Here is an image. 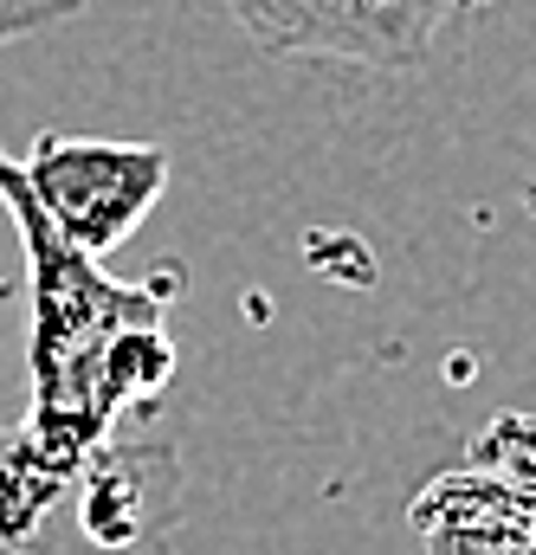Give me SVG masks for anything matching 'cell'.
<instances>
[{
    "mask_svg": "<svg viewBox=\"0 0 536 555\" xmlns=\"http://www.w3.org/2000/svg\"><path fill=\"white\" fill-rule=\"evenodd\" d=\"M0 555H26V524H20V420H0Z\"/></svg>",
    "mask_w": 536,
    "mask_h": 555,
    "instance_id": "obj_4",
    "label": "cell"
},
{
    "mask_svg": "<svg viewBox=\"0 0 536 555\" xmlns=\"http://www.w3.org/2000/svg\"><path fill=\"white\" fill-rule=\"evenodd\" d=\"M472 0H227L271 59H336L369 72L420 65Z\"/></svg>",
    "mask_w": 536,
    "mask_h": 555,
    "instance_id": "obj_2",
    "label": "cell"
},
{
    "mask_svg": "<svg viewBox=\"0 0 536 555\" xmlns=\"http://www.w3.org/2000/svg\"><path fill=\"white\" fill-rule=\"evenodd\" d=\"M72 13H85V0H0V46ZM0 207L20 227L33 291V408L20 426L52 465L85 472L111 439H124V420L168 388L175 349L162 330V297L104 278L98 259L65 246L13 155H0Z\"/></svg>",
    "mask_w": 536,
    "mask_h": 555,
    "instance_id": "obj_1",
    "label": "cell"
},
{
    "mask_svg": "<svg viewBox=\"0 0 536 555\" xmlns=\"http://www.w3.org/2000/svg\"><path fill=\"white\" fill-rule=\"evenodd\" d=\"M33 201L59 227L65 246L85 259H104L124 246L136 220L162 201L168 188V155L155 142H98V137H39L20 162Z\"/></svg>",
    "mask_w": 536,
    "mask_h": 555,
    "instance_id": "obj_3",
    "label": "cell"
}]
</instances>
